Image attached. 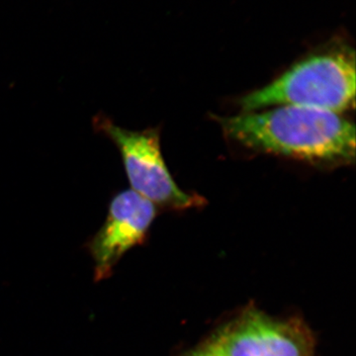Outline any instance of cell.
I'll return each instance as SVG.
<instances>
[{"label": "cell", "mask_w": 356, "mask_h": 356, "mask_svg": "<svg viewBox=\"0 0 356 356\" xmlns=\"http://www.w3.org/2000/svg\"><path fill=\"white\" fill-rule=\"evenodd\" d=\"M217 120L248 149L325 165L355 163V125L334 112L282 105Z\"/></svg>", "instance_id": "6da1fadb"}, {"label": "cell", "mask_w": 356, "mask_h": 356, "mask_svg": "<svg viewBox=\"0 0 356 356\" xmlns=\"http://www.w3.org/2000/svg\"><path fill=\"white\" fill-rule=\"evenodd\" d=\"M189 356H222L218 353L216 348L212 346V343L208 344L205 348L194 351Z\"/></svg>", "instance_id": "8992f818"}, {"label": "cell", "mask_w": 356, "mask_h": 356, "mask_svg": "<svg viewBox=\"0 0 356 356\" xmlns=\"http://www.w3.org/2000/svg\"><path fill=\"white\" fill-rule=\"evenodd\" d=\"M156 216V205L132 189L112 196L105 222L86 243L96 281L110 277L121 257L144 242Z\"/></svg>", "instance_id": "277c9868"}, {"label": "cell", "mask_w": 356, "mask_h": 356, "mask_svg": "<svg viewBox=\"0 0 356 356\" xmlns=\"http://www.w3.org/2000/svg\"><path fill=\"white\" fill-rule=\"evenodd\" d=\"M92 125L96 133L118 149L133 191L154 205L172 209H189L205 203L203 197L182 191L173 179L161 154L159 129L128 130L102 112L95 115Z\"/></svg>", "instance_id": "3957f363"}, {"label": "cell", "mask_w": 356, "mask_h": 356, "mask_svg": "<svg viewBox=\"0 0 356 356\" xmlns=\"http://www.w3.org/2000/svg\"><path fill=\"white\" fill-rule=\"evenodd\" d=\"M355 102V53L341 37L292 65L273 83L238 100L243 113L293 105L339 114Z\"/></svg>", "instance_id": "7a4b0ae2"}, {"label": "cell", "mask_w": 356, "mask_h": 356, "mask_svg": "<svg viewBox=\"0 0 356 356\" xmlns=\"http://www.w3.org/2000/svg\"><path fill=\"white\" fill-rule=\"evenodd\" d=\"M222 356H309L305 334L294 325L248 314L212 341Z\"/></svg>", "instance_id": "5b68a950"}]
</instances>
